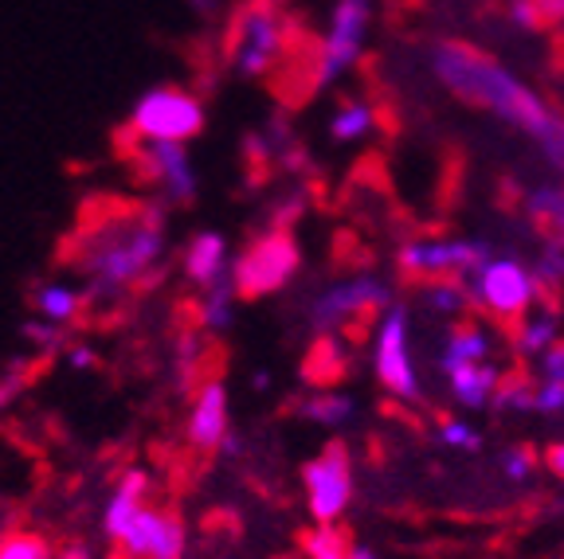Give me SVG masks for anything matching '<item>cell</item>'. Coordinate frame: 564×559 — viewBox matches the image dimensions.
Segmentation results:
<instances>
[{
    "mask_svg": "<svg viewBox=\"0 0 564 559\" xmlns=\"http://www.w3.org/2000/svg\"><path fill=\"white\" fill-rule=\"evenodd\" d=\"M165 204H133L98 196L83 208L79 228L59 243V263L90 282L87 306L122 297L133 286L158 282L165 254Z\"/></svg>",
    "mask_w": 564,
    "mask_h": 559,
    "instance_id": "6da1fadb",
    "label": "cell"
},
{
    "mask_svg": "<svg viewBox=\"0 0 564 559\" xmlns=\"http://www.w3.org/2000/svg\"><path fill=\"white\" fill-rule=\"evenodd\" d=\"M220 55L243 79H263L286 106L314 95L317 44L282 0H239L224 24Z\"/></svg>",
    "mask_w": 564,
    "mask_h": 559,
    "instance_id": "7a4b0ae2",
    "label": "cell"
},
{
    "mask_svg": "<svg viewBox=\"0 0 564 559\" xmlns=\"http://www.w3.org/2000/svg\"><path fill=\"white\" fill-rule=\"evenodd\" d=\"M432 70L455 98L478 106V110H490L494 118H502L533 138L545 130L549 114H553V106L533 95L510 67H502L494 55H486L467 40H440L432 47Z\"/></svg>",
    "mask_w": 564,
    "mask_h": 559,
    "instance_id": "3957f363",
    "label": "cell"
},
{
    "mask_svg": "<svg viewBox=\"0 0 564 559\" xmlns=\"http://www.w3.org/2000/svg\"><path fill=\"white\" fill-rule=\"evenodd\" d=\"M118 153L133 168L138 184L145 188H158L161 204H173V208H188L196 200V173L193 161H188L185 145L176 141H153L141 138L126 125V133L118 138Z\"/></svg>",
    "mask_w": 564,
    "mask_h": 559,
    "instance_id": "277c9868",
    "label": "cell"
},
{
    "mask_svg": "<svg viewBox=\"0 0 564 559\" xmlns=\"http://www.w3.org/2000/svg\"><path fill=\"white\" fill-rule=\"evenodd\" d=\"M302 266V246L294 239V231H274L267 228L263 235H256L243 246L236 263H231V282H236V297L256 302L274 289H282L286 282L299 274Z\"/></svg>",
    "mask_w": 564,
    "mask_h": 559,
    "instance_id": "5b68a950",
    "label": "cell"
},
{
    "mask_svg": "<svg viewBox=\"0 0 564 559\" xmlns=\"http://www.w3.org/2000/svg\"><path fill=\"white\" fill-rule=\"evenodd\" d=\"M475 294L478 314L494 317L506 329H518V321L538 306V278L518 259H486L475 274L467 278Z\"/></svg>",
    "mask_w": 564,
    "mask_h": 559,
    "instance_id": "8992f818",
    "label": "cell"
},
{
    "mask_svg": "<svg viewBox=\"0 0 564 559\" xmlns=\"http://www.w3.org/2000/svg\"><path fill=\"white\" fill-rule=\"evenodd\" d=\"M494 259L486 239H408L397 251V271L404 282L420 286L432 278H470L478 266Z\"/></svg>",
    "mask_w": 564,
    "mask_h": 559,
    "instance_id": "52a82bcc",
    "label": "cell"
},
{
    "mask_svg": "<svg viewBox=\"0 0 564 559\" xmlns=\"http://www.w3.org/2000/svg\"><path fill=\"white\" fill-rule=\"evenodd\" d=\"M392 306V289L377 274H349L334 282L310 302V325L322 337H334L337 329H349L352 321H372Z\"/></svg>",
    "mask_w": 564,
    "mask_h": 559,
    "instance_id": "ba28073f",
    "label": "cell"
},
{
    "mask_svg": "<svg viewBox=\"0 0 564 559\" xmlns=\"http://www.w3.org/2000/svg\"><path fill=\"white\" fill-rule=\"evenodd\" d=\"M130 130L153 141H185L200 138L204 130V102L185 87H153L138 98L130 114Z\"/></svg>",
    "mask_w": 564,
    "mask_h": 559,
    "instance_id": "9c48e42d",
    "label": "cell"
},
{
    "mask_svg": "<svg viewBox=\"0 0 564 559\" xmlns=\"http://www.w3.org/2000/svg\"><path fill=\"white\" fill-rule=\"evenodd\" d=\"M372 24V0H337L329 12V32L317 44V67H314V95L334 87L345 70L357 67L365 47V32Z\"/></svg>",
    "mask_w": 564,
    "mask_h": 559,
    "instance_id": "30bf717a",
    "label": "cell"
},
{
    "mask_svg": "<svg viewBox=\"0 0 564 559\" xmlns=\"http://www.w3.org/2000/svg\"><path fill=\"white\" fill-rule=\"evenodd\" d=\"M306 505L317 525H334L352 501V458L345 442H329L317 458L302 465Z\"/></svg>",
    "mask_w": 564,
    "mask_h": 559,
    "instance_id": "8fae6325",
    "label": "cell"
},
{
    "mask_svg": "<svg viewBox=\"0 0 564 559\" xmlns=\"http://www.w3.org/2000/svg\"><path fill=\"white\" fill-rule=\"evenodd\" d=\"M377 376L388 392L397 395L404 403H420V376H415V364H412V352H408V309L404 306H392L384 309L377 325Z\"/></svg>",
    "mask_w": 564,
    "mask_h": 559,
    "instance_id": "7c38bea8",
    "label": "cell"
},
{
    "mask_svg": "<svg viewBox=\"0 0 564 559\" xmlns=\"http://www.w3.org/2000/svg\"><path fill=\"white\" fill-rule=\"evenodd\" d=\"M231 430L228 423V387L220 376H208L193 392V415H188V446L200 454H216L224 435Z\"/></svg>",
    "mask_w": 564,
    "mask_h": 559,
    "instance_id": "4fadbf2b",
    "label": "cell"
},
{
    "mask_svg": "<svg viewBox=\"0 0 564 559\" xmlns=\"http://www.w3.org/2000/svg\"><path fill=\"white\" fill-rule=\"evenodd\" d=\"M150 473L145 470H126L122 478H118L115 493H110V501H106V513H102V533L110 544L122 540V533L130 528L133 513L141 508V501L150 497Z\"/></svg>",
    "mask_w": 564,
    "mask_h": 559,
    "instance_id": "5bb4252c",
    "label": "cell"
},
{
    "mask_svg": "<svg viewBox=\"0 0 564 559\" xmlns=\"http://www.w3.org/2000/svg\"><path fill=\"white\" fill-rule=\"evenodd\" d=\"M529 228L538 231L541 243H553L564 251V184H538L521 200Z\"/></svg>",
    "mask_w": 564,
    "mask_h": 559,
    "instance_id": "9a60e30c",
    "label": "cell"
},
{
    "mask_svg": "<svg viewBox=\"0 0 564 559\" xmlns=\"http://www.w3.org/2000/svg\"><path fill=\"white\" fill-rule=\"evenodd\" d=\"M28 302H32L35 317L55 325H83V314H87V294L70 289L67 282H32L28 286Z\"/></svg>",
    "mask_w": 564,
    "mask_h": 559,
    "instance_id": "2e32d148",
    "label": "cell"
},
{
    "mask_svg": "<svg viewBox=\"0 0 564 559\" xmlns=\"http://www.w3.org/2000/svg\"><path fill=\"white\" fill-rule=\"evenodd\" d=\"M510 341L521 357H541L549 344L561 341V302L541 297L538 306H533V314H525L518 321V329L510 332Z\"/></svg>",
    "mask_w": 564,
    "mask_h": 559,
    "instance_id": "e0dca14e",
    "label": "cell"
},
{
    "mask_svg": "<svg viewBox=\"0 0 564 559\" xmlns=\"http://www.w3.org/2000/svg\"><path fill=\"white\" fill-rule=\"evenodd\" d=\"M181 266H185V278L200 289L220 278V274L228 271V243H224L220 231H196V235L188 239Z\"/></svg>",
    "mask_w": 564,
    "mask_h": 559,
    "instance_id": "ac0fdd59",
    "label": "cell"
},
{
    "mask_svg": "<svg viewBox=\"0 0 564 559\" xmlns=\"http://www.w3.org/2000/svg\"><path fill=\"white\" fill-rule=\"evenodd\" d=\"M443 376H447L455 403H463V407H470V412H482V407H490L494 392H498V384H502V368H494L490 360H482V364L451 368V372H443Z\"/></svg>",
    "mask_w": 564,
    "mask_h": 559,
    "instance_id": "d6986e66",
    "label": "cell"
},
{
    "mask_svg": "<svg viewBox=\"0 0 564 559\" xmlns=\"http://www.w3.org/2000/svg\"><path fill=\"white\" fill-rule=\"evenodd\" d=\"M490 349H494L490 332L475 317H458L447 329V349L440 357V368L451 372V368H463V364H482V360H490Z\"/></svg>",
    "mask_w": 564,
    "mask_h": 559,
    "instance_id": "ffe728a7",
    "label": "cell"
},
{
    "mask_svg": "<svg viewBox=\"0 0 564 559\" xmlns=\"http://www.w3.org/2000/svg\"><path fill=\"white\" fill-rule=\"evenodd\" d=\"M420 302L427 314H443V317H475V294H470L467 278H432V282H420Z\"/></svg>",
    "mask_w": 564,
    "mask_h": 559,
    "instance_id": "44dd1931",
    "label": "cell"
},
{
    "mask_svg": "<svg viewBox=\"0 0 564 559\" xmlns=\"http://www.w3.org/2000/svg\"><path fill=\"white\" fill-rule=\"evenodd\" d=\"M231 302H236V282L231 271H224L212 286H204V297L196 302V325L212 337H224L231 329Z\"/></svg>",
    "mask_w": 564,
    "mask_h": 559,
    "instance_id": "7402d4cb",
    "label": "cell"
},
{
    "mask_svg": "<svg viewBox=\"0 0 564 559\" xmlns=\"http://www.w3.org/2000/svg\"><path fill=\"white\" fill-rule=\"evenodd\" d=\"M377 106L369 102V98H341V106H337L334 122H329V138L334 141H361L369 138L372 130H377Z\"/></svg>",
    "mask_w": 564,
    "mask_h": 559,
    "instance_id": "603a6c76",
    "label": "cell"
},
{
    "mask_svg": "<svg viewBox=\"0 0 564 559\" xmlns=\"http://www.w3.org/2000/svg\"><path fill=\"white\" fill-rule=\"evenodd\" d=\"M291 407L302 419L317 423V427H329V430L345 427V423L352 419V399L337 392H314V395H306V399H294Z\"/></svg>",
    "mask_w": 564,
    "mask_h": 559,
    "instance_id": "cb8c5ba5",
    "label": "cell"
},
{
    "mask_svg": "<svg viewBox=\"0 0 564 559\" xmlns=\"http://www.w3.org/2000/svg\"><path fill=\"white\" fill-rule=\"evenodd\" d=\"M533 376H529L525 368H513V372H502V384L494 392L490 399V412L498 415H529L533 412Z\"/></svg>",
    "mask_w": 564,
    "mask_h": 559,
    "instance_id": "d4e9b609",
    "label": "cell"
},
{
    "mask_svg": "<svg viewBox=\"0 0 564 559\" xmlns=\"http://www.w3.org/2000/svg\"><path fill=\"white\" fill-rule=\"evenodd\" d=\"M158 525H161V508L141 505L138 513H133L130 528L122 533V540L115 544L118 559H150L153 540H158Z\"/></svg>",
    "mask_w": 564,
    "mask_h": 559,
    "instance_id": "484cf974",
    "label": "cell"
},
{
    "mask_svg": "<svg viewBox=\"0 0 564 559\" xmlns=\"http://www.w3.org/2000/svg\"><path fill=\"white\" fill-rule=\"evenodd\" d=\"M47 368V357L40 360H28V357H17L9 360V364L0 368V412H9L12 403L20 399V395L28 392V387L40 380V372Z\"/></svg>",
    "mask_w": 564,
    "mask_h": 559,
    "instance_id": "4316f807",
    "label": "cell"
},
{
    "mask_svg": "<svg viewBox=\"0 0 564 559\" xmlns=\"http://www.w3.org/2000/svg\"><path fill=\"white\" fill-rule=\"evenodd\" d=\"M302 376H306V384H337V380L345 376L341 344H334L329 337H322V341L310 349L306 364H302Z\"/></svg>",
    "mask_w": 564,
    "mask_h": 559,
    "instance_id": "83f0119b",
    "label": "cell"
},
{
    "mask_svg": "<svg viewBox=\"0 0 564 559\" xmlns=\"http://www.w3.org/2000/svg\"><path fill=\"white\" fill-rule=\"evenodd\" d=\"M302 551H306V559H349L352 551L349 528H337V525L314 528V533L302 536Z\"/></svg>",
    "mask_w": 564,
    "mask_h": 559,
    "instance_id": "f1b7e54d",
    "label": "cell"
},
{
    "mask_svg": "<svg viewBox=\"0 0 564 559\" xmlns=\"http://www.w3.org/2000/svg\"><path fill=\"white\" fill-rule=\"evenodd\" d=\"M20 337L28 344L40 349V357H55V352H67L70 344V329L67 325H55V321H44V317H32V321L20 325Z\"/></svg>",
    "mask_w": 564,
    "mask_h": 559,
    "instance_id": "f546056e",
    "label": "cell"
},
{
    "mask_svg": "<svg viewBox=\"0 0 564 559\" xmlns=\"http://www.w3.org/2000/svg\"><path fill=\"white\" fill-rule=\"evenodd\" d=\"M150 559H185V520L173 508H161L158 540H153Z\"/></svg>",
    "mask_w": 564,
    "mask_h": 559,
    "instance_id": "4dcf8cb0",
    "label": "cell"
},
{
    "mask_svg": "<svg viewBox=\"0 0 564 559\" xmlns=\"http://www.w3.org/2000/svg\"><path fill=\"white\" fill-rule=\"evenodd\" d=\"M0 559H52V544L32 528H12L0 540Z\"/></svg>",
    "mask_w": 564,
    "mask_h": 559,
    "instance_id": "1f68e13d",
    "label": "cell"
},
{
    "mask_svg": "<svg viewBox=\"0 0 564 559\" xmlns=\"http://www.w3.org/2000/svg\"><path fill=\"white\" fill-rule=\"evenodd\" d=\"M310 208V193L306 188H291V193H282L279 200L271 204V223L274 231H294V223H299L302 216H306Z\"/></svg>",
    "mask_w": 564,
    "mask_h": 559,
    "instance_id": "d6a6232c",
    "label": "cell"
},
{
    "mask_svg": "<svg viewBox=\"0 0 564 559\" xmlns=\"http://www.w3.org/2000/svg\"><path fill=\"white\" fill-rule=\"evenodd\" d=\"M498 465H502V473L510 481H518V485H525L533 473H538V450L529 442H513L502 450V458H498Z\"/></svg>",
    "mask_w": 564,
    "mask_h": 559,
    "instance_id": "836d02e7",
    "label": "cell"
},
{
    "mask_svg": "<svg viewBox=\"0 0 564 559\" xmlns=\"http://www.w3.org/2000/svg\"><path fill=\"white\" fill-rule=\"evenodd\" d=\"M538 145H541V153H545L549 165H553L556 173H564V110H556L553 106L545 130L538 133Z\"/></svg>",
    "mask_w": 564,
    "mask_h": 559,
    "instance_id": "e575fe53",
    "label": "cell"
},
{
    "mask_svg": "<svg viewBox=\"0 0 564 559\" xmlns=\"http://www.w3.org/2000/svg\"><path fill=\"white\" fill-rule=\"evenodd\" d=\"M440 442L458 450V454H478L482 450V435L470 423H458V419H440Z\"/></svg>",
    "mask_w": 564,
    "mask_h": 559,
    "instance_id": "d590c367",
    "label": "cell"
},
{
    "mask_svg": "<svg viewBox=\"0 0 564 559\" xmlns=\"http://www.w3.org/2000/svg\"><path fill=\"white\" fill-rule=\"evenodd\" d=\"M533 412L538 415H564V384L561 380H541L533 387Z\"/></svg>",
    "mask_w": 564,
    "mask_h": 559,
    "instance_id": "8d00e7d4",
    "label": "cell"
},
{
    "mask_svg": "<svg viewBox=\"0 0 564 559\" xmlns=\"http://www.w3.org/2000/svg\"><path fill=\"white\" fill-rule=\"evenodd\" d=\"M506 12H510V24L525 28V32H545V20H541V12H538V0H510Z\"/></svg>",
    "mask_w": 564,
    "mask_h": 559,
    "instance_id": "74e56055",
    "label": "cell"
},
{
    "mask_svg": "<svg viewBox=\"0 0 564 559\" xmlns=\"http://www.w3.org/2000/svg\"><path fill=\"white\" fill-rule=\"evenodd\" d=\"M541 380H561L564 384V341L549 344V349L541 352Z\"/></svg>",
    "mask_w": 564,
    "mask_h": 559,
    "instance_id": "f35d334b",
    "label": "cell"
},
{
    "mask_svg": "<svg viewBox=\"0 0 564 559\" xmlns=\"http://www.w3.org/2000/svg\"><path fill=\"white\" fill-rule=\"evenodd\" d=\"M538 12H541V20H545V32L564 24V0H538Z\"/></svg>",
    "mask_w": 564,
    "mask_h": 559,
    "instance_id": "ab89813d",
    "label": "cell"
},
{
    "mask_svg": "<svg viewBox=\"0 0 564 559\" xmlns=\"http://www.w3.org/2000/svg\"><path fill=\"white\" fill-rule=\"evenodd\" d=\"M545 470L553 473V478L564 481V442H553L545 450Z\"/></svg>",
    "mask_w": 564,
    "mask_h": 559,
    "instance_id": "60d3db41",
    "label": "cell"
},
{
    "mask_svg": "<svg viewBox=\"0 0 564 559\" xmlns=\"http://www.w3.org/2000/svg\"><path fill=\"white\" fill-rule=\"evenodd\" d=\"M67 364L79 368V372H83V368H95V352H90L87 344H70V349H67Z\"/></svg>",
    "mask_w": 564,
    "mask_h": 559,
    "instance_id": "b9f144b4",
    "label": "cell"
},
{
    "mask_svg": "<svg viewBox=\"0 0 564 559\" xmlns=\"http://www.w3.org/2000/svg\"><path fill=\"white\" fill-rule=\"evenodd\" d=\"M52 559H95V556H90V548H87V544H79V540H70V544H63V548L59 551H55V556Z\"/></svg>",
    "mask_w": 564,
    "mask_h": 559,
    "instance_id": "7bdbcfd3",
    "label": "cell"
},
{
    "mask_svg": "<svg viewBox=\"0 0 564 559\" xmlns=\"http://www.w3.org/2000/svg\"><path fill=\"white\" fill-rule=\"evenodd\" d=\"M188 4H193L196 12H216V4H220V0H188Z\"/></svg>",
    "mask_w": 564,
    "mask_h": 559,
    "instance_id": "ee69618b",
    "label": "cell"
},
{
    "mask_svg": "<svg viewBox=\"0 0 564 559\" xmlns=\"http://www.w3.org/2000/svg\"><path fill=\"white\" fill-rule=\"evenodd\" d=\"M4 533H9V508H4V501H0V540H4Z\"/></svg>",
    "mask_w": 564,
    "mask_h": 559,
    "instance_id": "f6af8a7d",
    "label": "cell"
},
{
    "mask_svg": "<svg viewBox=\"0 0 564 559\" xmlns=\"http://www.w3.org/2000/svg\"><path fill=\"white\" fill-rule=\"evenodd\" d=\"M349 559H377V556H372L369 548H352V551H349Z\"/></svg>",
    "mask_w": 564,
    "mask_h": 559,
    "instance_id": "bcb514c9",
    "label": "cell"
},
{
    "mask_svg": "<svg viewBox=\"0 0 564 559\" xmlns=\"http://www.w3.org/2000/svg\"><path fill=\"white\" fill-rule=\"evenodd\" d=\"M267 384H271V380H267V372H256V392H267Z\"/></svg>",
    "mask_w": 564,
    "mask_h": 559,
    "instance_id": "7dc6e473",
    "label": "cell"
},
{
    "mask_svg": "<svg viewBox=\"0 0 564 559\" xmlns=\"http://www.w3.org/2000/svg\"><path fill=\"white\" fill-rule=\"evenodd\" d=\"M282 4H286V0H282Z\"/></svg>",
    "mask_w": 564,
    "mask_h": 559,
    "instance_id": "c3c4849f",
    "label": "cell"
}]
</instances>
